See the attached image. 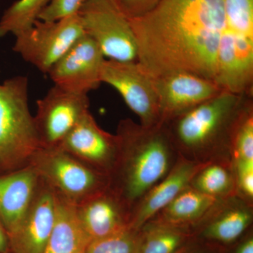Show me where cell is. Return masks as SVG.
Here are the masks:
<instances>
[{
	"label": "cell",
	"instance_id": "7",
	"mask_svg": "<svg viewBox=\"0 0 253 253\" xmlns=\"http://www.w3.org/2000/svg\"><path fill=\"white\" fill-rule=\"evenodd\" d=\"M84 35L78 14L54 22L38 20L33 27L15 36L13 50L41 73L48 74Z\"/></svg>",
	"mask_w": 253,
	"mask_h": 253
},
{
	"label": "cell",
	"instance_id": "4",
	"mask_svg": "<svg viewBox=\"0 0 253 253\" xmlns=\"http://www.w3.org/2000/svg\"><path fill=\"white\" fill-rule=\"evenodd\" d=\"M42 147L28 104L26 76L0 83V175L31 166Z\"/></svg>",
	"mask_w": 253,
	"mask_h": 253
},
{
	"label": "cell",
	"instance_id": "15",
	"mask_svg": "<svg viewBox=\"0 0 253 253\" xmlns=\"http://www.w3.org/2000/svg\"><path fill=\"white\" fill-rule=\"evenodd\" d=\"M75 206L82 227L91 241L129 229L130 211L109 187Z\"/></svg>",
	"mask_w": 253,
	"mask_h": 253
},
{
	"label": "cell",
	"instance_id": "6",
	"mask_svg": "<svg viewBox=\"0 0 253 253\" xmlns=\"http://www.w3.org/2000/svg\"><path fill=\"white\" fill-rule=\"evenodd\" d=\"M84 34L106 59L137 61V45L129 19L111 0H86L78 12Z\"/></svg>",
	"mask_w": 253,
	"mask_h": 253
},
{
	"label": "cell",
	"instance_id": "31",
	"mask_svg": "<svg viewBox=\"0 0 253 253\" xmlns=\"http://www.w3.org/2000/svg\"><path fill=\"white\" fill-rule=\"evenodd\" d=\"M86 253V249L83 250V251H80L79 253Z\"/></svg>",
	"mask_w": 253,
	"mask_h": 253
},
{
	"label": "cell",
	"instance_id": "13",
	"mask_svg": "<svg viewBox=\"0 0 253 253\" xmlns=\"http://www.w3.org/2000/svg\"><path fill=\"white\" fill-rule=\"evenodd\" d=\"M58 146L109 176L117 158L118 139L100 127L89 111Z\"/></svg>",
	"mask_w": 253,
	"mask_h": 253
},
{
	"label": "cell",
	"instance_id": "18",
	"mask_svg": "<svg viewBox=\"0 0 253 253\" xmlns=\"http://www.w3.org/2000/svg\"><path fill=\"white\" fill-rule=\"evenodd\" d=\"M56 197L54 229L42 253H78L86 249L91 241L78 219L76 206L59 195Z\"/></svg>",
	"mask_w": 253,
	"mask_h": 253
},
{
	"label": "cell",
	"instance_id": "14",
	"mask_svg": "<svg viewBox=\"0 0 253 253\" xmlns=\"http://www.w3.org/2000/svg\"><path fill=\"white\" fill-rule=\"evenodd\" d=\"M56 214V194L40 177L27 212L16 231L9 236L11 252L42 253L54 229Z\"/></svg>",
	"mask_w": 253,
	"mask_h": 253
},
{
	"label": "cell",
	"instance_id": "10",
	"mask_svg": "<svg viewBox=\"0 0 253 253\" xmlns=\"http://www.w3.org/2000/svg\"><path fill=\"white\" fill-rule=\"evenodd\" d=\"M98 44L84 34L50 70L54 85L76 94H87L101 83L106 61Z\"/></svg>",
	"mask_w": 253,
	"mask_h": 253
},
{
	"label": "cell",
	"instance_id": "8",
	"mask_svg": "<svg viewBox=\"0 0 253 253\" xmlns=\"http://www.w3.org/2000/svg\"><path fill=\"white\" fill-rule=\"evenodd\" d=\"M101 83L118 91L128 107L140 120V124L153 126L161 124L159 101L154 76L138 61L106 59Z\"/></svg>",
	"mask_w": 253,
	"mask_h": 253
},
{
	"label": "cell",
	"instance_id": "17",
	"mask_svg": "<svg viewBox=\"0 0 253 253\" xmlns=\"http://www.w3.org/2000/svg\"><path fill=\"white\" fill-rule=\"evenodd\" d=\"M39 181L38 172L31 166L0 175V219L8 236L21 224Z\"/></svg>",
	"mask_w": 253,
	"mask_h": 253
},
{
	"label": "cell",
	"instance_id": "5",
	"mask_svg": "<svg viewBox=\"0 0 253 253\" xmlns=\"http://www.w3.org/2000/svg\"><path fill=\"white\" fill-rule=\"evenodd\" d=\"M31 166L56 194L74 205L109 187L107 174L59 146L41 147L33 156Z\"/></svg>",
	"mask_w": 253,
	"mask_h": 253
},
{
	"label": "cell",
	"instance_id": "2",
	"mask_svg": "<svg viewBox=\"0 0 253 253\" xmlns=\"http://www.w3.org/2000/svg\"><path fill=\"white\" fill-rule=\"evenodd\" d=\"M118 153L109 175V189L131 211L150 189L162 180L179 154L163 124L142 126L130 118L120 121Z\"/></svg>",
	"mask_w": 253,
	"mask_h": 253
},
{
	"label": "cell",
	"instance_id": "27",
	"mask_svg": "<svg viewBox=\"0 0 253 253\" xmlns=\"http://www.w3.org/2000/svg\"><path fill=\"white\" fill-rule=\"evenodd\" d=\"M128 19L144 16L154 9L161 0H111Z\"/></svg>",
	"mask_w": 253,
	"mask_h": 253
},
{
	"label": "cell",
	"instance_id": "22",
	"mask_svg": "<svg viewBox=\"0 0 253 253\" xmlns=\"http://www.w3.org/2000/svg\"><path fill=\"white\" fill-rule=\"evenodd\" d=\"M51 0H17L5 10L0 18V38L17 36L33 27Z\"/></svg>",
	"mask_w": 253,
	"mask_h": 253
},
{
	"label": "cell",
	"instance_id": "16",
	"mask_svg": "<svg viewBox=\"0 0 253 253\" xmlns=\"http://www.w3.org/2000/svg\"><path fill=\"white\" fill-rule=\"evenodd\" d=\"M208 163L194 162L179 156L167 175L150 189L131 210L129 229L137 230L152 219L190 185L196 173Z\"/></svg>",
	"mask_w": 253,
	"mask_h": 253
},
{
	"label": "cell",
	"instance_id": "26",
	"mask_svg": "<svg viewBox=\"0 0 253 253\" xmlns=\"http://www.w3.org/2000/svg\"><path fill=\"white\" fill-rule=\"evenodd\" d=\"M237 196L253 204V161H234Z\"/></svg>",
	"mask_w": 253,
	"mask_h": 253
},
{
	"label": "cell",
	"instance_id": "1",
	"mask_svg": "<svg viewBox=\"0 0 253 253\" xmlns=\"http://www.w3.org/2000/svg\"><path fill=\"white\" fill-rule=\"evenodd\" d=\"M225 0H161L129 19L137 61L154 77L188 72L214 81Z\"/></svg>",
	"mask_w": 253,
	"mask_h": 253
},
{
	"label": "cell",
	"instance_id": "30",
	"mask_svg": "<svg viewBox=\"0 0 253 253\" xmlns=\"http://www.w3.org/2000/svg\"><path fill=\"white\" fill-rule=\"evenodd\" d=\"M10 244L9 236L0 219V253L9 252Z\"/></svg>",
	"mask_w": 253,
	"mask_h": 253
},
{
	"label": "cell",
	"instance_id": "29",
	"mask_svg": "<svg viewBox=\"0 0 253 253\" xmlns=\"http://www.w3.org/2000/svg\"><path fill=\"white\" fill-rule=\"evenodd\" d=\"M226 253H253V228L236 244L226 249Z\"/></svg>",
	"mask_w": 253,
	"mask_h": 253
},
{
	"label": "cell",
	"instance_id": "9",
	"mask_svg": "<svg viewBox=\"0 0 253 253\" xmlns=\"http://www.w3.org/2000/svg\"><path fill=\"white\" fill-rule=\"evenodd\" d=\"M89 107L87 94H76L53 86L37 102L34 119L42 147L59 146L89 111Z\"/></svg>",
	"mask_w": 253,
	"mask_h": 253
},
{
	"label": "cell",
	"instance_id": "32",
	"mask_svg": "<svg viewBox=\"0 0 253 253\" xmlns=\"http://www.w3.org/2000/svg\"><path fill=\"white\" fill-rule=\"evenodd\" d=\"M12 253L11 252V251H9V252H6V253Z\"/></svg>",
	"mask_w": 253,
	"mask_h": 253
},
{
	"label": "cell",
	"instance_id": "11",
	"mask_svg": "<svg viewBox=\"0 0 253 253\" xmlns=\"http://www.w3.org/2000/svg\"><path fill=\"white\" fill-rule=\"evenodd\" d=\"M253 204L236 196L219 200L191 228L196 239L228 249L253 228Z\"/></svg>",
	"mask_w": 253,
	"mask_h": 253
},
{
	"label": "cell",
	"instance_id": "19",
	"mask_svg": "<svg viewBox=\"0 0 253 253\" xmlns=\"http://www.w3.org/2000/svg\"><path fill=\"white\" fill-rule=\"evenodd\" d=\"M217 201L189 186L150 220L191 229Z\"/></svg>",
	"mask_w": 253,
	"mask_h": 253
},
{
	"label": "cell",
	"instance_id": "20",
	"mask_svg": "<svg viewBox=\"0 0 253 253\" xmlns=\"http://www.w3.org/2000/svg\"><path fill=\"white\" fill-rule=\"evenodd\" d=\"M137 231L139 253H175L194 237L189 228L155 220Z\"/></svg>",
	"mask_w": 253,
	"mask_h": 253
},
{
	"label": "cell",
	"instance_id": "24",
	"mask_svg": "<svg viewBox=\"0 0 253 253\" xmlns=\"http://www.w3.org/2000/svg\"><path fill=\"white\" fill-rule=\"evenodd\" d=\"M86 253H139L138 231L127 229L109 237L91 241Z\"/></svg>",
	"mask_w": 253,
	"mask_h": 253
},
{
	"label": "cell",
	"instance_id": "23",
	"mask_svg": "<svg viewBox=\"0 0 253 253\" xmlns=\"http://www.w3.org/2000/svg\"><path fill=\"white\" fill-rule=\"evenodd\" d=\"M231 157L233 162L253 161V96L246 100L234 125Z\"/></svg>",
	"mask_w": 253,
	"mask_h": 253
},
{
	"label": "cell",
	"instance_id": "21",
	"mask_svg": "<svg viewBox=\"0 0 253 253\" xmlns=\"http://www.w3.org/2000/svg\"><path fill=\"white\" fill-rule=\"evenodd\" d=\"M189 186L218 200L237 196L234 162L221 161L208 163L196 173Z\"/></svg>",
	"mask_w": 253,
	"mask_h": 253
},
{
	"label": "cell",
	"instance_id": "3",
	"mask_svg": "<svg viewBox=\"0 0 253 253\" xmlns=\"http://www.w3.org/2000/svg\"><path fill=\"white\" fill-rule=\"evenodd\" d=\"M253 94L222 91L162 123L179 156L199 163L232 161L231 136L246 100Z\"/></svg>",
	"mask_w": 253,
	"mask_h": 253
},
{
	"label": "cell",
	"instance_id": "25",
	"mask_svg": "<svg viewBox=\"0 0 253 253\" xmlns=\"http://www.w3.org/2000/svg\"><path fill=\"white\" fill-rule=\"evenodd\" d=\"M86 0H51L42 11L39 21L54 22L77 15Z\"/></svg>",
	"mask_w": 253,
	"mask_h": 253
},
{
	"label": "cell",
	"instance_id": "28",
	"mask_svg": "<svg viewBox=\"0 0 253 253\" xmlns=\"http://www.w3.org/2000/svg\"><path fill=\"white\" fill-rule=\"evenodd\" d=\"M175 253H226V249L193 237Z\"/></svg>",
	"mask_w": 253,
	"mask_h": 253
},
{
	"label": "cell",
	"instance_id": "12",
	"mask_svg": "<svg viewBox=\"0 0 253 253\" xmlns=\"http://www.w3.org/2000/svg\"><path fill=\"white\" fill-rule=\"evenodd\" d=\"M154 80L161 124L224 91L212 80L188 72L169 73Z\"/></svg>",
	"mask_w": 253,
	"mask_h": 253
}]
</instances>
